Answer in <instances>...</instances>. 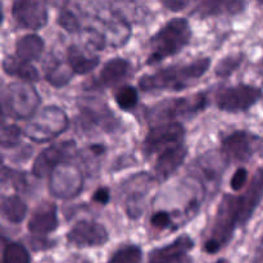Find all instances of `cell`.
<instances>
[{
	"mask_svg": "<svg viewBox=\"0 0 263 263\" xmlns=\"http://www.w3.org/2000/svg\"><path fill=\"white\" fill-rule=\"evenodd\" d=\"M27 213V205L20 195L0 197V216L12 223H21Z\"/></svg>",
	"mask_w": 263,
	"mask_h": 263,
	"instance_id": "cell-21",
	"label": "cell"
},
{
	"mask_svg": "<svg viewBox=\"0 0 263 263\" xmlns=\"http://www.w3.org/2000/svg\"><path fill=\"white\" fill-rule=\"evenodd\" d=\"M2 263H31V257L22 244L8 243L3 253Z\"/></svg>",
	"mask_w": 263,
	"mask_h": 263,
	"instance_id": "cell-26",
	"label": "cell"
},
{
	"mask_svg": "<svg viewBox=\"0 0 263 263\" xmlns=\"http://www.w3.org/2000/svg\"><path fill=\"white\" fill-rule=\"evenodd\" d=\"M163 7H166L167 9L172 10V12H179V10L185 9V8L189 5V2H182V0H168V2L162 3Z\"/></svg>",
	"mask_w": 263,
	"mask_h": 263,
	"instance_id": "cell-35",
	"label": "cell"
},
{
	"mask_svg": "<svg viewBox=\"0 0 263 263\" xmlns=\"http://www.w3.org/2000/svg\"><path fill=\"white\" fill-rule=\"evenodd\" d=\"M131 73V63L123 58H115L108 61L100 71L99 76L92 81L91 89L112 87L127 79Z\"/></svg>",
	"mask_w": 263,
	"mask_h": 263,
	"instance_id": "cell-17",
	"label": "cell"
},
{
	"mask_svg": "<svg viewBox=\"0 0 263 263\" xmlns=\"http://www.w3.org/2000/svg\"><path fill=\"white\" fill-rule=\"evenodd\" d=\"M247 180H248V171L246 168H243V167H240V168L236 170L235 174L231 177V189L235 190V192H239L247 184Z\"/></svg>",
	"mask_w": 263,
	"mask_h": 263,
	"instance_id": "cell-33",
	"label": "cell"
},
{
	"mask_svg": "<svg viewBox=\"0 0 263 263\" xmlns=\"http://www.w3.org/2000/svg\"><path fill=\"white\" fill-rule=\"evenodd\" d=\"M107 230L102 223L95 221L82 220L74 223L73 228L67 234V240L72 246L80 247H100L108 241Z\"/></svg>",
	"mask_w": 263,
	"mask_h": 263,
	"instance_id": "cell-14",
	"label": "cell"
},
{
	"mask_svg": "<svg viewBox=\"0 0 263 263\" xmlns=\"http://www.w3.org/2000/svg\"><path fill=\"white\" fill-rule=\"evenodd\" d=\"M193 248V239L187 235H182L162 248L154 249L148 263H194L189 254Z\"/></svg>",
	"mask_w": 263,
	"mask_h": 263,
	"instance_id": "cell-15",
	"label": "cell"
},
{
	"mask_svg": "<svg viewBox=\"0 0 263 263\" xmlns=\"http://www.w3.org/2000/svg\"><path fill=\"white\" fill-rule=\"evenodd\" d=\"M211 59L202 58L187 64H176L159 69L153 74H145L139 80V87L143 91L172 90L179 91L192 86L210 69Z\"/></svg>",
	"mask_w": 263,
	"mask_h": 263,
	"instance_id": "cell-2",
	"label": "cell"
},
{
	"mask_svg": "<svg viewBox=\"0 0 263 263\" xmlns=\"http://www.w3.org/2000/svg\"><path fill=\"white\" fill-rule=\"evenodd\" d=\"M77 105L81 112V122L86 127H100L109 133L118 128L117 118L103 100L97 98H82Z\"/></svg>",
	"mask_w": 263,
	"mask_h": 263,
	"instance_id": "cell-12",
	"label": "cell"
},
{
	"mask_svg": "<svg viewBox=\"0 0 263 263\" xmlns=\"http://www.w3.org/2000/svg\"><path fill=\"white\" fill-rule=\"evenodd\" d=\"M187 156V148L184 143L166 149L159 154L157 163L154 166V174L158 181H164L168 179L182 163Z\"/></svg>",
	"mask_w": 263,
	"mask_h": 263,
	"instance_id": "cell-18",
	"label": "cell"
},
{
	"mask_svg": "<svg viewBox=\"0 0 263 263\" xmlns=\"http://www.w3.org/2000/svg\"><path fill=\"white\" fill-rule=\"evenodd\" d=\"M192 39V28L184 18H174L168 21L158 32L149 40L151 53L146 64L162 62L168 57L181 51Z\"/></svg>",
	"mask_w": 263,
	"mask_h": 263,
	"instance_id": "cell-3",
	"label": "cell"
},
{
	"mask_svg": "<svg viewBox=\"0 0 263 263\" xmlns=\"http://www.w3.org/2000/svg\"><path fill=\"white\" fill-rule=\"evenodd\" d=\"M3 69L9 76L18 77L26 82H35L39 80V72L31 63L21 61L17 57H7L3 61Z\"/></svg>",
	"mask_w": 263,
	"mask_h": 263,
	"instance_id": "cell-22",
	"label": "cell"
},
{
	"mask_svg": "<svg viewBox=\"0 0 263 263\" xmlns=\"http://www.w3.org/2000/svg\"><path fill=\"white\" fill-rule=\"evenodd\" d=\"M258 73H259V76L262 77V81H263V59L259 62V64H258Z\"/></svg>",
	"mask_w": 263,
	"mask_h": 263,
	"instance_id": "cell-38",
	"label": "cell"
},
{
	"mask_svg": "<svg viewBox=\"0 0 263 263\" xmlns=\"http://www.w3.org/2000/svg\"><path fill=\"white\" fill-rule=\"evenodd\" d=\"M116 103L118 104V107L123 110H130L133 108L136 107L138 104V91L134 89L133 86H122L115 95Z\"/></svg>",
	"mask_w": 263,
	"mask_h": 263,
	"instance_id": "cell-29",
	"label": "cell"
},
{
	"mask_svg": "<svg viewBox=\"0 0 263 263\" xmlns=\"http://www.w3.org/2000/svg\"><path fill=\"white\" fill-rule=\"evenodd\" d=\"M49 190L51 194L61 199L74 198L82 192L84 177L74 164H61L49 175Z\"/></svg>",
	"mask_w": 263,
	"mask_h": 263,
	"instance_id": "cell-9",
	"label": "cell"
},
{
	"mask_svg": "<svg viewBox=\"0 0 263 263\" xmlns=\"http://www.w3.org/2000/svg\"><path fill=\"white\" fill-rule=\"evenodd\" d=\"M7 244H8L7 240H5V239L0 235V261L3 259V253H4V249H5V246H7Z\"/></svg>",
	"mask_w": 263,
	"mask_h": 263,
	"instance_id": "cell-36",
	"label": "cell"
},
{
	"mask_svg": "<svg viewBox=\"0 0 263 263\" xmlns=\"http://www.w3.org/2000/svg\"><path fill=\"white\" fill-rule=\"evenodd\" d=\"M26 186H27V180L25 174L4 166L0 159V190L5 187H13L17 192H23Z\"/></svg>",
	"mask_w": 263,
	"mask_h": 263,
	"instance_id": "cell-25",
	"label": "cell"
},
{
	"mask_svg": "<svg viewBox=\"0 0 263 263\" xmlns=\"http://www.w3.org/2000/svg\"><path fill=\"white\" fill-rule=\"evenodd\" d=\"M22 131L18 126L10 125L0 128V149H12L21 141Z\"/></svg>",
	"mask_w": 263,
	"mask_h": 263,
	"instance_id": "cell-30",
	"label": "cell"
},
{
	"mask_svg": "<svg viewBox=\"0 0 263 263\" xmlns=\"http://www.w3.org/2000/svg\"><path fill=\"white\" fill-rule=\"evenodd\" d=\"M185 138V127L180 123H158L149 130L143 143V152L146 157L153 156L161 151L182 144Z\"/></svg>",
	"mask_w": 263,
	"mask_h": 263,
	"instance_id": "cell-10",
	"label": "cell"
},
{
	"mask_svg": "<svg viewBox=\"0 0 263 263\" xmlns=\"http://www.w3.org/2000/svg\"><path fill=\"white\" fill-rule=\"evenodd\" d=\"M74 153H76V143L73 140L62 141V143L48 146L39 154L37 158L33 162V176L40 177V179L48 176L55 167L73 158Z\"/></svg>",
	"mask_w": 263,
	"mask_h": 263,
	"instance_id": "cell-11",
	"label": "cell"
},
{
	"mask_svg": "<svg viewBox=\"0 0 263 263\" xmlns=\"http://www.w3.org/2000/svg\"><path fill=\"white\" fill-rule=\"evenodd\" d=\"M110 199V195H109V190L107 187H99L97 192L92 194V200L99 204H107Z\"/></svg>",
	"mask_w": 263,
	"mask_h": 263,
	"instance_id": "cell-34",
	"label": "cell"
},
{
	"mask_svg": "<svg viewBox=\"0 0 263 263\" xmlns=\"http://www.w3.org/2000/svg\"><path fill=\"white\" fill-rule=\"evenodd\" d=\"M207 107V97L203 92L190 95V97L174 98L159 102L158 104L149 108L146 118L149 122H164L177 117L194 115Z\"/></svg>",
	"mask_w": 263,
	"mask_h": 263,
	"instance_id": "cell-6",
	"label": "cell"
},
{
	"mask_svg": "<svg viewBox=\"0 0 263 263\" xmlns=\"http://www.w3.org/2000/svg\"><path fill=\"white\" fill-rule=\"evenodd\" d=\"M67 58H68V66L72 72L79 74L89 73V72L94 71L99 64L98 57L87 55L76 45L69 46L68 51H67Z\"/></svg>",
	"mask_w": 263,
	"mask_h": 263,
	"instance_id": "cell-20",
	"label": "cell"
},
{
	"mask_svg": "<svg viewBox=\"0 0 263 263\" xmlns=\"http://www.w3.org/2000/svg\"><path fill=\"white\" fill-rule=\"evenodd\" d=\"M262 199L263 170L259 168L243 195H223L213 221L211 235L204 243V251L215 254L228 246L236 229L243 228L249 222Z\"/></svg>",
	"mask_w": 263,
	"mask_h": 263,
	"instance_id": "cell-1",
	"label": "cell"
},
{
	"mask_svg": "<svg viewBox=\"0 0 263 263\" xmlns=\"http://www.w3.org/2000/svg\"><path fill=\"white\" fill-rule=\"evenodd\" d=\"M13 17L23 28L40 30L48 23V7L45 2L20 0L13 4Z\"/></svg>",
	"mask_w": 263,
	"mask_h": 263,
	"instance_id": "cell-13",
	"label": "cell"
},
{
	"mask_svg": "<svg viewBox=\"0 0 263 263\" xmlns=\"http://www.w3.org/2000/svg\"><path fill=\"white\" fill-rule=\"evenodd\" d=\"M45 76L49 84L55 87H62L66 86L71 81L72 76H73V72L69 68L68 64H64L62 62L55 61L51 64H49V67L46 68Z\"/></svg>",
	"mask_w": 263,
	"mask_h": 263,
	"instance_id": "cell-24",
	"label": "cell"
},
{
	"mask_svg": "<svg viewBox=\"0 0 263 263\" xmlns=\"http://www.w3.org/2000/svg\"><path fill=\"white\" fill-rule=\"evenodd\" d=\"M218 263H226V261H220Z\"/></svg>",
	"mask_w": 263,
	"mask_h": 263,
	"instance_id": "cell-40",
	"label": "cell"
},
{
	"mask_svg": "<svg viewBox=\"0 0 263 263\" xmlns=\"http://www.w3.org/2000/svg\"><path fill=\"white\" fill-rule=\"evenodd\" d=\"M151 223L154 229H158V230H164V229L170 228L172 223L171 217L167 212H163V211H159V212H156L151 218Z\"/></svg>",
	"mask_w": 263,
	"mask_h": 263,
	"instance_id": "cell-32",
	"label": "cell"
},
{
	"mask_svg": "<svg viewBox=\"0 0 263 263\" xmlns=\"http://www.w3.org/2000/svg\"><path fill=\"white\" fill-rule=\"evenodd\" d=\"M4 118H5V115H4V110H3V105H2V94H0V125H2V123L4 122Z\"/></svg>",
	"mask_w": 263,
	"mask_h": 263,
	"instance_id": "cell-37",
	"label": "cell"
},
{
	"mask_svg": "<svg viewBox=\"0 0 263 263\" xmlns=\"http://www.w3.org/2000/svg\"><path fill=\"white\" fill-rule=\"evenodd\" d=\"M40 102L39 92L28 82H12L2 95L3 110L14 120L32 117Z\"/></svg>",
	"mask_w": 263,
	"mask_h": 263,
	"instance_id": "cell-4",
	"label": "cell"
},
{
	"mask_svg": "<svg viewBox=\"0 0 263 263\" xmlns=\"http://www.w3.org/2000/svg\"><path fill=\"white\" fill-rule=\"evenodd\" d=\"M243 54H234V55H229L226 58L221 59L217 66H216V74L218 77H222V79L231 76L243 63Z\"/></svg>",
	"mask_w": 263,
	"mask_h": 263,
	"instance_id": "cell-28",
	"label": "cell"
},
{
	"mask_svg": "<svg viewBox=\"0 0 263 263\" xmlns=\"http://www.w3.org/2000/svg\"><path fill=\"white\" fill-rule=\"evenodd\" d=\"M246 3L238 0H205L193 9L192 14L199 18L217 17V15H236L244 12Z\"/></svg>",
	"mask_w": 263,
	"mask_h": 263,
	"instance_id": "cell-19",
	"label": "cell"
},
{
	"mask_svg": "<svg viewBox=\"0 0 263 263\" xmlns=\"http://www.w3.org/2000/svg\"><path fill=\"white\" fill-rule=\"evenodd\" d=\"M59 225L57 207L53 203H44L39 205L31 216L28 230L35 238H44L57 230Z\"/></svg>",
	"mask_w": 263,
	"mask_h": 263,
	"instance_id": "cell-16",
	"label": "cell"
},
{
	"mask_svg": "<svg viewBox=\"0 0 263 263\" xmlns=\"http://www.w3.org/2000/svg\"><path fill=\"white\" fill-rule=\"evenodd\" d=\"M58 25L61 26L62 28L67 31V32H77L80 31V21L79 18L74 15L73 12L68 9H62L61 10V14L58 17Z\"/></svg>",
	"mask_w": 263,
	"mask_h": 263,
	"instance_id": "cell-31",
	"label": "cell"
},
{
	"mask_svg": "<svg viewBox=\"0 0 263 263\" xmlns=\"http://www.w3.org/2000/svg\"><path fill=\"white\" fill-rule=\"evenodd\" d=\"M15 50H17V58L30 63L31 61H35L41 57L44 51V41L40 36L33 33L26 35L18 40Z\"/></svg>",
	"mask_w": 263,
	"mask_h": 263,
	"instance_id": "cell-23",
	"label": "cell"
},
{
	"mask_svg": "<svg viewBox=\"0 0 263 263\" xmlns=\"http://www.w3.org/2000/svg\"><path fill=\"white\" fill-rule=\"evenodd\" d=\"M263 98L259 87L240 84L221 90L216 97V105L228 113H241L251 109Z\"/></svg>",
	"mask_w": 263,
	"mask_h": 263,
	"instance_id": "cell-7",
	"label": "cell"
},
{
	"mask_svg": "<svg viewBox=\"0 0 263 263\" xmlns=\"http://www.w3.org/2000/svg\"><path fill=\"white\" fill-rule=\"evenodd\" d=\"M263 151V140L248 131H235L222 139V153L226 162H248Z\"/></svg>",
	"mask_w": 263,
	"mask_h": 263,
	"instance_id": "cell-8",
	"label": "cell"
},
{
	"mask_svg": "<svg viewBox=\"0 0 263 263\" xmlns=\"http://www.w3.org/2000/svg\"><path fill=\"white\" fill-rule=\"evenodd\" d=\"M69 120L63 109L46 107L26 127V135L35 143H48L68 128Z\"/></svg>",
	"mask_w": 263,
	"mask_h": 263,
	"instance_id": "cell-5",
	"label": "cell"
},
{
	"mask_svg": "<svg viewBox=\"0 0 263 263\" xmlns=\"http://www.w3.org/2000/svg\"><path fill=\"white\" fill-rule=\"evenodd\" d=\"M143 252L136 246H125L118 249L108 263H141Z\"/></svg>",
	"mask_w": 263,
	"mask_h": 263,
	"instance_id": "cell-27",
	"label": "cell"
},
{
	"mask_svg": "<svg viewBox=\"0 0 263 263\" xmlns=\"http://www.w3.org/2000/svg\"><path fill=\"white\" fill-rule=\"evenodd\" d=\"M3 18H4V14H3V4L0 3V25L3 23Z\"/></svg>",
	"mask_w": 263,
	"mask_h": 263,
	"instance_id": "cell-39",
	"label": "cell"
}]
</instances>
